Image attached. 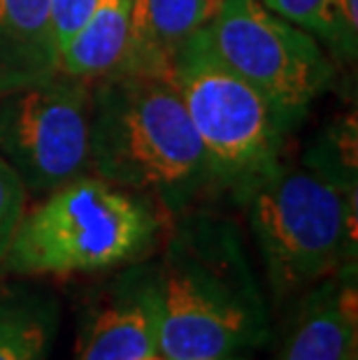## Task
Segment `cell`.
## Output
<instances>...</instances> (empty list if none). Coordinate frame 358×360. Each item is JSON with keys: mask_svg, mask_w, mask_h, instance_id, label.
<instances>
[{"mask_svg": "<svg viewBox=\"0 0 358 360\" xmlns=\"http://www.w3.org/2000/svg\"><path fill=\"white\" fill-rule=\"evenodd\" d=\"M154 281L158 354L167 360L242 356L268 342V302L233 221L181 217Z\"/></svg>", "mask_w": 358, "mask_h": 360, "instance_id": "1", "label": "cell"}, {"mask_svg": "<svg viewBox=\"0 0 358 360\" xmlns=\"http://www.w3.org/2000/svg\"><path fill=\"white\" fill-rule=\"evenodd\" d=\"M91 174L170 212L207 186L203 144L172 77L114 70L94 82Z\"/></svg>", "mask_w": 358, "mask_h": 360, "instance_id": "2", "label": "cell"}, {"mask_svg": "<svg viewBox=\"0 0 358 360\" xmlns=\"http://www.w3.org/2000/svg\"><path fill=\"white\" fill-rule=\"evenodd\" d=\"M268 283L279 300L331 277L356 251V177L319 163L277 160L242 195Z\"/></svg>", "mask_w": 358, "mask_h": 360, "instance_id": "3", "label": "cell"}, {"mask_svg": "<svg viewBox=\"0 0 358 360\" xmlns=\"http://www.w3.org/2000/svg\"><path fill=\"white\" fill-rule=\"evenodd\" d=\"M158 231L161 219L149 198L89 172L26 210L5 270L24 277L114 270L140 260Z\"/></svg>", "mask_w": 358, "mask_h": 360, "instance_id": "4", "label": "cell"}, {"mask_svg": "<svg viewBox=\"0 0 358 360\" xmlns=\"http://www.w3.org/2000/svg\"><path fill=\"white\" fill-rule=\"evenodd\" d=\"M172 82L203 144L207 184L233 191L242 200L251 184L281 158L300 117L231 70L205 28L179 51Z\"/></svg>", "mask_w": 358, "mask_h": 360, "instance_id": "5", "label": "cell"}, {"mask_svg": "<svg viewBox=\"0 0 358 360\" xmlns=\"http://www.w3.org/2000/svg\"><path fill=\"white\" fill-rule=\"evenodd\" d=\"M94 82L58 72L0 98V156L28 195H47L91 172Z\"/></svg>", "mask_w": 358, "mask_h": 360, "instance_id": "6", "label": "cell"}, {"mask_svg": "<svg viewBox=\"0 0 358 360\" xmlns=\"http://www.w3.org/2000/svg\"><path fill=\"white\" fill-rule=\"evenodd\" d=\"M205 33L231 70L300 119L333 82L335 65L317 37L261 0H221Z\"/></svg>", "mask_w": 358, "mask_h": 360, "instance_id": "7", "label": "cell"}, {"mask_svg": "<svg viewBox=\"0 0 358 360\" xmlns=\"http://www.w3.org/2000/svg\"><path fill=\"white\" fill-rule=\"evenodd\" d=\"M158 351V295L151 267H133L84 316L75 360H138Z\"/></svg>", "mask_w": 358, "mask_h": 360, "instance_id": "8", "label": "cell"}, {"mask_svg": "<svg viewBox=\"0 0 358 360\" xmlns=\"http://www.w3.org/2000/svg\"><path fill=\"white\" fill-rule=\"evenodd\" d=\"M358 297L356 263L305 290L275 360H356Z\"/></svg>", "mask_w": 358, "mask_h": 360, "instance_id": "9", "label": "cell"}, {"mask_svg": "<svg viewBox=\"0 0 358 360\" xmlns=\"http://www.w3.org/2000/svg\"><path fill=\"white\" fill-rule=\"evenodd\" d=\"M219 3L221 0H133L126 49L114 70L172 77L179 51L210 24Z\"/></svg>", "mask_w": 358, "mask_h": 360, "instance_id": "10", "label": "cell"}, {"mask_svg": "<svg viewBox=\"0 0 358 360\" xmlns=\"http://www.w3.org/2000/svg\"><path fill=\"white\" fill-rule=\"evenodd\" d=\"M58 72L51 0H0V98Z\"/></svg>", "mask_w": 358, "mask_h": 360, "instance_id": "11", "label": "cell"}, {"mask_svg": "<svg viewBox=\"0 0 358 360\" xmlns=\"http://www.w3.org/2000/svg\"><path fill=\"white\" fill-rule=\"evenodd\" d=\"M133 0H96L77 35L60 49V72L96 82L110 75L124 56Z\"/></svg>", "mask_w": 358, "mask_h": 360, "instance_id": "12", "label": "cell"}, {"mask_svg": "<svg viewBox=\"0 0 358 360\" xmlns=\"http://www.w3.org/2000/svg\"><path fill=\"white\" fill-rule=\"evenodd\" d=\"M58 326L54 297L0 288V360H47Z\"/></svg>", "mask_w": 358, "mask_h": 360, "instance_id": "13", "label": "cell"}, {"mask_svg": "<svg viewBox=\"0 0 358 360\" xmlns=\"http://www.w3.org/2000/svg\"><path fill=\"white\" fill-rule=\"evenodd\" d=\"M28 210V191L17 177V172L0 156V270H5V260L10 254L14 235Z\"/></svg>", "mask_w": 358, "mask_h": 360, "instance_id": "14", "label": "cell"}, {"mask_svg": "<svg viewBox=\"0 0 358 360\" xmlns=\"http://www.w3.org/2000/svg\"><path fill=\"white\" fill-rule=\"evenodd\" d=\"M321 40L342 60H356L358 51V0H331L326 14Z\"/></svg>", "mask_w": 358, "mask_h": 360, "instance_id": "15", "label": "cell"}, {"mask_svg": "<svg viewBox=\"0 0 358 360\" xmlns=\"http://www.w3.org/2000/svg\"><path fill=\"white\" fill-rule=\"evenodd\" d=\"M261 3L279 14L281 19L291 21L314 37L321 35L326 14L331 7V0H261Z\"/></svg>", "mask_w": 358, "mask_h": 360, "instance_id": "16", "label": "cell"}, {"mask_svg": "<svg viewBox=\"0 0 358 360\" xmlns=\"http://www.w3.org/2000/svg\"><path fill=\"white\" fill-rule=\"evenodd\" d=\"M198 360H251V358H247L245 354H242V356H221V358H198Z\"/></svg>", "mask_w": 358, "mask_h": 360, "instance_id": "17", "label": "cell"}, {"mask_svg": "<svg viewBox=\"0 0 358 360\" xmlns=\"http://www.w3.org/2000/svg\"><path fill=\"white\" fill-rule=\"evenodd\" d=\"M138 360H167V358H165V356H161V354H158V351H156V354L142 356V358H138Z\"/></svg>", "mask_w": 358, "mask_h": 360, "instance_id": "18", "label": "cell"}]
</instances>
